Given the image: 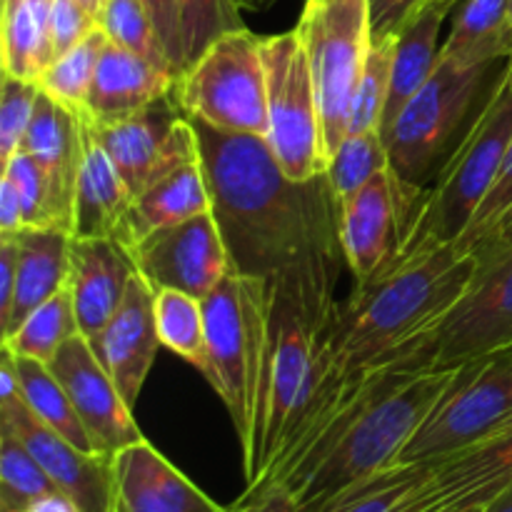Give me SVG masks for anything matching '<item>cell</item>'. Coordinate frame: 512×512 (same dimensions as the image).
I'll use <instances>...</instances> for the list:
<instances>
[{"label": "cell", "mask_w": 512, "mask_h": 512, "mask_svg": "<svg viewBox=\"0 0 512 512\" xmlns=\"http://www.w3.org/2000/svg\"><path fill=\"white\" fill-rule=\"evenodd\" d=\"M190 123L230 270L290 290L320 323L335 328V288L348 260L340 240V198L328 173L293 180L265 138L225 133L203 120Z\"/></svg>", "instance_id": "obj_1"}, {"label": "cell", "mask_w": 512, "mask_h": 512, "mask_svg": "<svg viewBox=\"0 0 512 512\" xmlns=\"http://www.w3.org/2000/svg\"><path fill=\"white\" fill-rule=\"evenodd\" d=\"M475 273L473 253L445 245L358 285L330 333L333 368L350 375L390 363L458 303Z\"/></svg>", "instance_id": "obj_2"}, {"label": "cell", "mask_w": 512, "mask_h": 512, "mask_svg": "<svg viewBox=\"0 0 512 512\" xmlns=\"http://www.w3.org/2000/svg\"><path fill=\"white\" fill-rule=\"evenodd\" d=\"M510 140L512 63H508L488 103L463 130L438 173L425 185L410 190L398 250L380 273L428 258L435 250L458 243L493 188Z\"/></svg>", "instance_id": "obj_3"}, {"label": "cell", "mask_w": 512, "mask_h": 512, "mask_svg": "<svg viewBox=\"0 0 512 512\" xmlns=\"http://www.w3.org/2000/svg\"><path fill=\"white\" fill-rule=\"evenodd\" d=\"M453 375L455 368L405 370L385 385L350 423L338 445L298 483L285 485L298 500L300 512H318L353 485L393 468Z\"/></svg>", "instance_id": "obj_4"}, {"label": "cell", "mask_w": 512, "mask_h": 512, "mask_svg": "<svg viewBox=\"0 0 512 512\" xmlns=\"http://www.w3.org/2000/svg\"><path fill=\"white\" fill-rule=\"evenodd\" d=\"M270 333L260 393L253 460L245 465L248 490L258 488L310 410L325 375L333 370L330 333L298 295L270 285Z\"/></svg>", "instance_id": "obj_5"}, {"label": "cell", "mask_w": 512, "mask_h": 512, "mask_svg": "<svg viewBox=\"0 0 512 512\" xmlns=\"http://www.w3.org/2000/svg\"><path fill=\"white\" fill-rule=\"evenodd\" d=\"M270 283L230 270L203 300L208 338V383L223 398L243 450V468L253 460L260 393L270 333Z\"/></svg>", "instance_id": "obj_6"}, {"label": "cell", "mask_w": 512, "mask_h": 512, "mask_svg": "<svg viewBox=\"0 0 512 512\" xmlns=\"http://www.w3.org/2000/svg\"><path fill=\"white\" fill-rule=\"evenodd\" d=\"M508 63L510 58L480 65L438 60L433 75L385 135L390 168L400 180L420 188L438 173L460 140V130L468 128L488 103H480V93L505 73Z\"/></svg>", "instance_id": "obj_7"}, {"label": "cell", "mask_w": 512, "mask_h": 512, "mask_svg": "<svg viewBox=\"0 0 512 512\" xmlns=\"http://www.w3.org/2000/svg\"><path fill=\"white\" fill-rule=\"evenodd\" d=\"M260 40L248 28L225 33L183 70L175 100L185 118L225 133L268 135V78Z\"/></svg>", "instance_id": "obj_8"}, {"label": "cell", "mask_w": 512, "mask_h": 512, "mask_svg": "<svg viewBox=\"0 0 512 512\" xmlns=\"http://www.w3.org/2000/svg\"><path fill=\"white\" fill-rule=\"evenodd\" d=\"M318 93L323 153L330 163L348 135L350 105L370 50V0H308L298 20Z\"/></svg>", "instance_id": "obj_9"}, {"label": "cell", "mask_w": 512, "mask_h": 512, "mask_svg": "<svg viewBox=\"0 0 512 512\" xmlns=\"http://www.w3.org/2000/svg\"><path fill=\"white\" fill-rule=\"evenodd\" d=\"M512 413V348L468 360L395 465L435 463L495 438Z\"/></svg>", "instance_id": "obj_10"}, {"label": "cell", "mask_w": 512, "mask_h": 512, "mask_svg": "<svg viewBox=\"0 0 512 512\" xmlns=\"http://www.w3.org/2000/svg\"><path fill=\"white\" fill-rule=\"evenodd\" d=\"M512 348V250L478 265L458 303L390 363L403 370H450Z\"/></svg>", "instance_id": "obj_11"}, {"label": "cell", "mask_w": 512, "mask_h": 512, "mask_svg": "<svg viewBox=\"0 0 512 512\" xmlns=\"http://www.w3.org/2000/svg\"><path fill=\"white\" fill-rule=\"evenodd\" d=\"M268 78V135L283 173L293 180H313L328 173L320 130L318 93L313 70L298 30L260 40Z\"/></svg>", "instance_id": "obj_12"}, {"label": "cell", "mask_w": 512, "mask_h": 512, "mask_svg": "<svg viewBox=\"0 0 512 512\" xmlns=\"http://www.w3.org/2000/svg\"><path fill=\"white\" fill-rule=\"evenodd\" d=\"M175 93L140 113L113 123H90L115 170L135 195L168 170L198 158L200 145L190 118L180 115Z\"/></svg>", "instance_id": "obj_13"}, {"label": "cell", "mask_w": 512, "mask_h": 512, "mask_svg": "<svg viewBox=\"0 0 512 512\" xmlns=\"http://www.w3.org/2000/svg\"><path fill=\"white\" fill-rule=\"evenodd\" d=\"M135 268L153 290H180L205 300L230 273V255L213 213L165 225L130 248Z\"/></svg>", "instance_id": "obj_14"}, {"label": "cell", "mask_w": 512, "mask_h": 512, "mask_svg": "<svg viewBox=\"0 0 512 512\" xmlns=\"http://www.w3.org/2000/svg\"><path fill=\"white\" fill-rule=\"evenodd\" d=\"M0 428L10 430L30 450L55 488L63 490L80 512H115L113 455L75 448L40 423L23 398L0 403Z\"/></svg>", "instance_id": "obj_15"}, {"label": "cell", "mask_w": 512, "mask_h": 512, "mask_svg": "<svg viewBox=\"0 0 512 512\" xmlns=\"http://www.w3.org/2000/svg\"><path fill=\"white\" fill-rule=\"evenodd\" d=\"M48 368L73 400L75 413L83 420L98 453L115 455L143 440L133 420V410L125 405L123 395L90 348L88 338L73 335L68 343L60 345Z\"/></svg>", "instance_id": "obj_16"}, {"label": "cell", "mask_w": 512, "mask_h": 512, "mask_svg": "<svg viewBox=\"0 0 512 512\" xmlns=\"http://www.w3.org/2000/svg\"><path fill=\"white\" fill-rule=\"evenodd\" d=\"M413 185L385 168L340 200V240L355 283L363 285L393 260L403 230L405 200Z\"/></svg>", "instance_id": "obj_17"}, {"label": "cell", "mask_w": 512, "mask_h": 512, "mask_svg": "<svg viewBox=\"0 0 512 512\" xmlns=\"http://www.w3.org/2000/svg\"><path fill=\"white\" fill-rule=\"evenodd\" d=\"M88 343L113 378L125 405L133 410L163 345L155 325V290L143 275L135 273L130 278L118 313Z\"/></svg>", "instance_id": "obj_18"}, {"label": "cell", "mask_w": 512, "mask_h": 512, "mask_svg": "<svg viewBox=\"0 0 512 512\" xmlns=\"http://www.w3.org/2000/svg\"><path fill=\"white\" fill-rule=\"evenodd\" d=\"M113 478L115 512H230L145 438L113 455Z\"/></svg>", "instance_id": "obj_19"}, {"label": "cell", "mask_w": 512, "mask_h": 512, "mask_svg": "<svg viewBox=\"0 0 512 512\" xmlns=\"http://www.w3.org/2000/svg\"><path fill=\"white\" fill-rule=\"evenodd\" d=\"M138 273L130 248L113 238L70 240V278L80 335L93 340L118 313L130 278Z\"/></svg>", "instance_id": "obj_20"}, {"label": "cell", "mask_w": 512, "mask_h": 512, "mask_svg": "<svg viewBox=\"0 0 512 512\" xmlns=\"http://www.w3.org/2000/svg\"><path fill=\"white\" fill-rule=\"evenodd\" d=\"M20 150H25L48 178L55 225L73 235L75 185L83 155L80 110L65 108L40 90Z\"/></svg>", "instance_id": "obj_21"}, {"label": "cell", "mask_w": 512, "mask_h": 512, "mask_svg": "<svg viewBox=\"0 0 512 512\" xmlns=\"http://www.w3.org/2000/svg\"><path fill=\"white\" fill-rule=\"evenodd\" d=\"M178 75L155 68L140 55L110 43L98 60L93 85L85 100L83 115L90 123H113L170 98Z\"/></svg>", "instance_id": "obj_22"}, {"label": "cell", "mask_w": 512, "mask_h": 512, "mask_svg": "<svg viewBox=\"0 0 512 512\" xmlns=\"http://www.w3.org/2000/svg\"><path fill=\"white\" fill-rule=\"evenodd\" d=\"M83 155L75 185L73 238H113L123 243L133 193L115 170L113 160L95 138L88 118L80 110Z\"/></svg>", "instance_id": "obj_23"}, {"label": "cell", "mask_w": 512, "mask_h": 512, "mask_svg": "<svg viewBox=\"0 0 512 512\" xmlns=\"http://www.w3.org/2000/svg\"><path fill=\"white\" fill-rule=\"evenodd\" d=\"M203 213H213V195H210L208 178H205L203 160L198 155V158L155 178L135 195L128 225H125L123 245L133 248L153 230L183 223V220Z\"/></svg>", "instance_id": "obj_24"}, {"label": "cell", "mask_w": 512, "mask_h": 512, "mask_svg": "<svg viewBox=\"0 0 512 512\" xmlns=\"http://www.w3.org/2000/svg\"><path fill=\"white\" fill-rule=\"evenodd\" d=\"M70 240L63 228H23L18 233V280L10 320L0 335H8L33 313L38 305L53 298L68 285Z\"/></svg>", "instance_id": "obj_25"}, {"label": "cell", "mask_w": 512, "mask_h": 512, "mask_svg": "<svg viewBox=\"0 0 512 512\" xmlns=\"http://www.w3.org/2000/svg\"><path fill=\"white\" fill-rule=\"evenodd\" d=\"M435 493L453 505H490L512 485V433L435 463Z\"/></svg>", "instance_id": "obj_26"}, {"label": "cell", "mask_w": 512, "mask_h": 512, "mask_svg": "<svg viewBox=\"0 0 512 512\" xmlns=\"http://www.w3.org/2000/svg\"><path fill=\"white\" fill-rule=\"evenodd\" d=\"M448 15V10L440 8L438 3L425 0L418 8V13L408 20V25L395 38L388 103H385L383 125H380L383 140L395 125V120L400 118L405 105L410 103V98L433 75L435 65L440 60V28H443Z\"/></svg>", "instance_id": "obj_27"}, {"label": "cell", "mask_w": 512, "mask_h": 512, "mask_svg": "<svg viewBox=\"0 0 512 512\" xmlns=\"http://www.w3.org/2000/svg\"><path fill=\"white\" fill-rule=\"evenodd\" d=\"M435 463L385 468L383 473L340 493L318 512H433L448 508L450 503H443L430 483ZM463 508H470V505H463Z\"/></svg>", "instance_id": "obj_28"}, {"label": "cell", "mask_w": 512, "mask_h": 512, "mask_svg": "<svg viewBox=\"0 0 512 512\" xmlns=\"http://www.w3.org/2000/svg\"><path fill=\"white\" fill-rule=\"evenodd\" d=\"M512 53L510 0H460L440 58L460 65L495 63Z\"/></svg>", "instance_id": "obj_29"}, {"label": "cell", "mask_w": 512, "mask_h": 512, "mask_svg": "<svg viewBox=\"0 0 512 512\" xmlns=\"http://www.w3.org/2000/svg\"><path fill=\"white\" fill-rule=\"evenodd\" d=\"M50 5L53 0H3V75L40 83L55 60Z\"/></svg>", "instance_id": "obj_30"}, {"label": "cell", "mask_w": 512, "mask_h": 512, "mask_svg": "<svg viewBox=\"0 0 512 512\" xmlns=\"http://www.w3.org/2000/svg\"><path fill=\"white\" fill-rule=\"evenodd\" d=\"M5 353H8L10 363H13L15 375H18L20 393H23V400L30 408V413L40 423L48 425L50 430H55L60 438L73 443L75 448L85 450V453H98L93 440H90L88 430H85L83 420L75 413L73 400L68 398V393L60 385V380L55 378L53 370L48 368V363L23 358V355H13L10 350H5Z\"/></svg>", "instance_id": "obj_31"}, {"label": "cell", "mask_w": 512, "mask_h": 512, "mask_svg": "<svg viewBox=\"0 0 512 512\" xmlns=\"http://www.w3.org/2000/svg\"><path fill=\"white\" fill-rule=\"evenodd\" d=\"M73 335H80V325L75 318L73 295L65 285L53 298L38 305L13 333L5 335L3 348L13 355L50 363L60 345L68 343Z\"/></svg>", "instance_id": "obj_32"}, {"label": "cell", "mask_w": 512, "mask_h": 512, "mask_svg": "<svg viewBox=\"0 0 512 512\" xmlns=\"http://www.w3.org/2000/svg\"><path fill=\"white\" fill-rule=\"evenodd\" d=\"M155 325L160 343L208 378L210 360L203 300L180 290H155Z\"/></svg>", "instance_id": "obj_33"}, {"label": "cell", "mask_w": 512, "mask_h": 512, "mask_svg": "<svg viewBox=\"0 0 512 512\" xmlns=\"http://www.w3.org/2000/svg\"><path fill=\"white\" fill-rule=\"evenodd\" d=\"M105 45H108V35L98 25L78 45H73L68 53L58 55L50 63V68L45 70L38 83L40 90L48 93L55 103L65 105V108L83 110Z\"/></svg>", "instance_id": "obj_34"}, {"label": "cell", "mask_w": 512, "mask_h": 512, "mask_svg": "<svg viewBox=\"0 0 512 512\" xmlns=\"http://www.w3.org/2000/svg\"><path fill=\"white\" fill-rule=\"evenodd\" d=\"M98 23L105 30L110 43L120 45V48L153 63L155 68L168 70V73L180 78V73L170 63L168 53H165L163 43H160L153 18H150V13L140 0H108Z\"/></svg>", "instance_id": "obj_35"}, {"label": "cell", "mask_w": 512, "mask_h": 512, "mask_svg": "<svg viewBox=\"0 0 512 512\" xmlns=\"http://www.w3.org/2000/svg\"><path fill=\"white\" fill-rule=\"evenodd\" d=\"M50 490L58 488L30 450L10 430L0 428V510L25 512Z\"/></svg>", "instance_id": "obj_36"}, {"label": "cell", "mask_w": 512, "mask_h": 512, "mask_svg": "<svg viewBox=\"0 0 512 512\" xmlns=\"http://www.w3.org/2000/svg\"><path fill=\"white\" fill-rule=\"evenodd\" d=\"M393 53L395 38L370 43L368 58H365L363 73H360L358 88L353 95V105H350L348 135L370 133V130L380 133L385 103H388L390 73H393Z\"/></svg>", "instance_id": "obj_37"}, {"label": "cell", "mask_w": 512, "mask_h": 512, "mask_svg": "<svg viewBox=\"0 0 512 512\" xmlns=\"http://www.w3.org/2000/svg\"><path fill=\"white\" fill-rule=\"evenodd\" d=\"M390 168L388 148L378 130L348 135L328 163V178L340 200L363 188L368 180Z\"/></svg>", "instance_id": "obj_38"}, {"label": "cell", "mask_w": 512, "mask_h": 512, "mask_svg": "<svg viewBox=\"0 0 512 512\" xmlns=\"http://www.w3.org/2000/svg\"><path fill=\"white\" fill-rule=\"evenodd\" d=\"M240 0H180L185 68L225 33L245 28Z\"/></svg>", "instance_id": "obj_39"}, {"label": "cell", "mask_w": 512, "mask_h": 512, "mask_svg": "<svg viewBox=\"0 0 512 512\" xmlns=\"http://www.w3.org/2000/svg\"><path fill=\"white\" fill-rule=\"evenodd\" d=\"M3 175L13 180L23 203L25 228H58L53 213L50 185L40 165L25 150H15L3 163Z\"/></svg>", "instance_id": "obj_40"}, {"label": "cell", "mask_w": 512, "mask_h": 512, "mask_svg": "<svg viewBox=\"0 0 512 512\" xmlns=\"http://www.w3.org/2000/svg\"><path fill=\"white\" fill-rule=\"evenodd\" d=\"M38 93V83L3 75V90H0V160L3 163L23 145Z\"/></svg>", "instance_id": "obj_41"}, {"label": "cell", "mask_w": 512, "mask_h": 512, "mask_svg": "<svg viewBox=\"0 0 512 512\" xmlns=\"http://www.w3.org/2000/svg\"><path fill=\"white\" fill-rule=\"evenodd\" d=\"M512 205V140H510V148L505 153L503 165H500V173L495 178L493 188L490 193L485 195V200L480 203L478 213L473 215L470 225L465 228V233L460 235L455 248L463 250V253H470V250L478 248L480 240L490 233V230L498 225V220L503 218L505 210Z\"/></svg>", "instance_id": "obj_42"}, {"label": "cell", "mask_w": 512, "mask_h": 512, "mask_svg": "<svg viewBox=\"0 0 512 512\" xmlns=\"http://www.w3.org/2000/svg\"><path fill=\"white\" fill-rule=\"evenodd\" d=\"M98 25V18L88 8H83L78 0H53V5H50V40H53L55 58L68 53Z\"/></svg>", "instance_id": "obj_43"}, {"label": "cell", "mask_w": 512, "mask_h": 512, "mask_svg": "<svg viewBox=\"0 0 512 512\" xmlns=\"http://www.w3.org/2000/svg\"><path fill=\"white\" fill-rule=\"evenodd\" d=\"M145 10L153 18L158 38L168 53L170 63L175 65L180 75L185 70V50H183V25H180V0H140Z\"/></svg>", "instance_id": "obj_44"}, {"label": "cell", "mask_w": 512, "mask_h": 512, "mask_svg": "<svg viewBox=\"0 0 512 512\" xmlns=\"http://www.w3.org/2000/svg\"><path fill=\"white\" fill-rule=\"evenodd\" d=\"M425 0H370V40L398 38Z\"/></svg>", "instance_id": "obj_45"}, {"label": "cell", "mask_w": 512, "mask_h": 512, "mask_svg": "<svg viewBox=\"0 0 512 512\" xmlns=\"http://www.w3.org/2000/svg\"><path fill=\"white\" fill-rule=\"evenodd\" d=\"M18 280V235H0V333L10 320Z\"/></svg>", "instance_id": "obj_46"}, {"label": "cell", "mask_w": 512, "mask_h": 512, "mask_svg": "<svg viewBox=\"0 0 512 512\" xmlns=\"http://www.w3.org/2000/svg\"><path fill=\"white\" fill-rule=\"evenodd\" d=\"M230 512H300V508L293 493L283 483H275L245 493Z\"/></svg>", "instance_id": "obj_47"}, {"label": "cell", "mask_w": 512, "mask_h": 512, "mask_svg": "<svg viewBox=\"0 0 512 512\" xmlns=\"http://www.w3.org/2000/svg\"><path fill=\"white\" fill-rule=\"evenodd\" d=\"M25 228L23 203L13 180L0 175V235H18Z\"/></svg>", "instance_id": "obj_48"}, {"label": "cell", "mask_w": 512, "mask_h": 512, "mask_svg": "<svg viewBox=\"0 0 512 512\" xmlns=\"http://www.w3.org/2000/svg\"><path fill=\"white\" fill-rule=\"evenodd\" d=\"M25 512H80V510L78 505L63 493V490H50V493L35 498Z\"/></svg>", "instance_id": "obj_49"}, {"label": "cell", "mask_w": 512, "mask_h": 512, "mask_svg": "<svg viewBox=\"0 0 512 512\" xmlns=\"http://www.w3.org/2000/svg\"><path fill=\"white\" fill-rule=\"evenodd\" d=\"M483 512H512V485L505 493H500L493 503L485 505Z\"/></svg>", "instance_id": "obj_50"}, {"label": "cell", "mask_w": 512, "mask_h": 512, "mask_svg": "<svg viewBox=\"0 0 512 512\" xmlns=\"http://www.w3.org/2000/svg\"><path fill=\"white\" fill-rule=\"evenodd\" d=\"M278 3L280 0H240L243 10H253V13H265V10H270Z\"/></svg>", "instance_id": "obj_51"}, {"label": "cell", "mask_w": 512, "mask_h": 512, "mask_svg": "<svg viewBox=\"0 0 512 512\" xmlns=\"http://www.w3.org/2000/svg\"><path fill=\"white\" fill-rule=\"evenodd\" d=\"M80 5H83V8H88L90 13L95 15V18H100V13H103V8H105V3H108V0H78Z\"/></svg>", "instance_id": "obj_52"}, {"label": "cell", "mask_w": 512, "mask_h": 512, "mask_svg": "<svg viewBox=\"0 0 512 512\" xmlns=\"http://www.w3.org/2000/svg\"><path fill=\"white\" fill-rule=\"evenodd\" d=\"M485 505H470V508H463V505H448V508H438L433 512H483Z\"/></svg>", "instance_id": "obj_53"}, {"label": "cell", "mask_w": 512, "mask_h": 512, "mask_svg": "<svg viewBox=\"0 0 512 512\" xmlns=\"http://www.w3.org/2000/svg\"><path fill=\"white\" fill-rule=\"evenodd\" d=\"M433 3H438L440 8H445L450 13V10H453V8H458L460 0H433Z\"/></svg>", "instance_id": "obj_54"}, {"label": "cell", "mask_w": 512, "mask_h": 512, "mask_svg": "<svg viewBox=\"0 0 512 512\" xmlns=\"http://www.w3.org/2000/svg\"><path fill=\"white\" fill-rule=\"evenodd\" d=\"M508 433H512V413L508 415V420L503 423V428L498 430V435H508ZM498 435H495V438H498ZM490 440H493V438H490Z\"/></svg>", "instance_id": "obj_55"}, {"label": "cell", "mask_w": 512, "mask_h": 512, "mask_svg": "<svg viewBox=\"0 0 512 512\" xmlns=\"http://www.w3.org/2000/svg\"><path fill=\"white\" fill-rule=\"evenodd\" d=\"M510 20H512V0H510Z\"/></svg>", "instance_id": "obj_56"}, {"label": "cell", "mask_w": 512, "mask_h": 512, "mask_svg": "<svg viewBox=\"0 0 512 512\" xmlns=\"http://www.w3.org/2000/svg\"><path fill=\"white\" fill-rule=\"evenodd\" d=\"M510 63H512V53H510Z\"/></svg>", "instance_id": "obj_57"}]
</instances>
